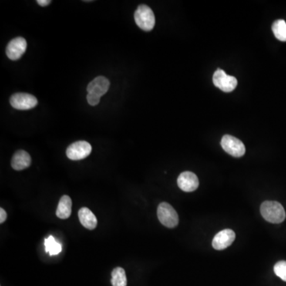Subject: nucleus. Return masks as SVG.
<instances>
[{"mask_svg":"<svg viewBox=\"0 0 286 286\" xmlns=\"http://www.w3.org/2000/svg\"><path fill=\"white\" fill-rule=\"evenodd\" d=\"M260 212L265 220L271 223H281L285 220V211L277 201L263 202Z\"/></svg>","mask_w":286,"mask_h":286,"instance_id":"nucleus-1","label":"nucleus"},{"mask_svg":"<svg viewBox=\"0 0 286 286\" xmlns=\"http://www.w3.org/2000/svg\"><path fill=\"white\" fill-rule=\"evenodd\" d=\"M135 22L142 31H150L155 25V16L153 11L148 6H139L135 13Z\"/></svg>","mask_w":286,"mask_h":286,"instance_id":"nucleus-2","label":"nucleus"},{"mask_svg":"<svg viewBox=\"0 0 286 286\" xmlns=\"http://www.w3.org/2000/svg\"><path fill=\"white\" fill-rule=\"evenodd\" d=\"M158 218L165 227L174 228L178 225V214L169 203L162 202L158 207Z\"/></svg>","mask_w":286,"mask_h":286,"instance_id":"nucleus-3","label":"nucleus"},{"mask_svg":"<svg viewBox=\"0 0 286 286\" xmlns=\"http://www.w3.org/2000/svg\"><path fill=\"white\" fill-rule=\"evenodd\" d=\"M10 103L17 110H30L38 105V99L31 94L18 92L11 95Z\"/></svg>","mask_w":286,"mask_h":286,"instance_id":"nucleus-4","label":"nucleus"},{"mask_svg":"<svg viewBox=\"0 0 286 286\" xmlns=\"http://www.w3.org/2000/svg\"><path fill=\"white\" fill-rule=\"evenodd\" d=\"M221 146L227 153L236 158H240L246 153L243 142L231 135H224L222 138Z\"/></svg>","mask_w":286,"mask_h":286,"instance_id":"nucleus-5","label":"nucleus"},{"mask_svg":"<svg viewBox=\"0 0 286 286\" xmlns=\"http://www.w3.org/2000/svg\"><path fill=\"white\" fill-rule=\"evenodd\" d=\"M92 152V146L85 141L73 142L66 149V155L72 161H79L86 159Z\"/></svg>","mask_w":286,"mask_h":286,"instance_id":"nucleus-6","label":"nucleus"},{"mask_svg":"<svg viewBox=\"0 0 286 286\" xmlns=\"http://www.w3.org/2000/svg\"><path fill=\"white\" fill-rule=\"evenodd\" d=\"M213 84L224 92H230L237 86V80L235 76H229L224 71L218 69L213 75Z\"/></svg>","mask_w":286,"mask_h":286,"instance_id":"nucleus-7","label":"nucleus"},{"mask_svg":"<svg viewBox=\"0 0 286 286\" xmlns=\"http://www.w3.org/2000/svg\"><path fill=\"white\" fill-rule=\"evenodd\" d=\"M27 43L25 38L18 37L11 40L8 43L6 54L11 61H17L22 58L24 53L27 50Z\"/></svg>","mask_w":286,"mask_h":286,"instance_id":"nucleus-8","label":"nucleus"},{"mask_svg":"<svg viewBox=\"0 0 286 286\" xmlns=\"http://www.w3.org/2000/svg\"><path fill=\"white\" fill-rule=\"evenodd\" d=\"M236 239V233L230 229H225L218 233L213 240V248L217 250H224L232 244Z\"/></svg>","mask_w":286,"mask_h":286,"instance_id":"nucleus-9","label":"nucleus"},{"mask_svg":"<svg viewBox=\"0 0 286 286\" xmlns=\"http://www.w3.org/2000/svg\"><path fill=\"white\" fill-rule=\"evenodd\" d=\"M177 185L182 191L190 193L196 190L199 187V179L197 176L192 172H183L178 176Z\"/></svg>","mask_w":286,"mask_h":286,"instance_id":"nucleus-10","label":"nucleus"},{"mask_svg":"<svg viewBox=\"0 0 286 286\" xmlns=\"http://www.w3.org/2000/svg\"><path fill=\"white\" fill-rule=\"evenodd\" d=\"M110 88V81L105 76H97L92 80L87 87L88 93L94 94L101 97L108 92Z\"/></svg>","mask_w":286,"mask_h":286,"instance_id":"nucleus-11","label":"nucleus"},{"mask_svg":"<svg viewBox=\"0 0 286 286\" xmlns=\"http://www.w3.org/2000/svg\"><path fill=\"white\" fill-rule=\"evenodd\" d=\"M31 164V158L29 153L25 150L20 149L15 152L11 159V166L17 171H21L30 167Z\"/></svg>","mask_w":286,"mask_h":286,"instance_id":"nucleus-12","label":"nucleus"},{"mask_svg":"<svg viewBox=\"0 0 286 286\" xmlns=\"http://www.w3.org/2000/svg\"><path fill=\"white\" fill-rule=\"evenodd\" d=\"M80 222L81 224L88 230H94L97 226V219L88 207H82L78 213Z\"/></svg>","mask_w":286,"mask_h":286,"instance_id":"nucleus-13","label":"nucleus"},{"mask_svg":"<svg viewBox=\"0 0 286 286\" xmlns=\"http://www.w3.org/2000/svg\"><path fill=\"white\" fill-rule=\"evenodd\" d=\"M72 200L67 195L60 199L57 209L56 215L61 220H66L72 214Z\"/></svg>","mask_w":286,"mask_h":286,"instance_id":"nucleus-14","label":"nucleus"},{"mask_svg":"<svg viewBox=\"0 0 286 286\" xmlns=\"http://www.w3.org/2000/svg\"><path fill=\"white\" fill-rule=\"evenodd\" d=\"M111 282L112 286H126L127 279H126L125 270L121 267L114 269L113 271L112 272Z\"/></svg>","mask_w":286,"mask_h":286,"instance_id":"nucleus-15","label":"nucleus"},{"mask_svg":"<svg viewBox=\"0 0 286 286\" xmlns=\"http://www.w3.org/2000/svg\"><path fill=\"white\" fill-rule=\"evenodd\" d=\"M272 31L277 39L281 42H286V22L284 20L275 21L272 25Z\"/></svg>","mask_w":286,"mask_h":286,"instance_id":"nucleus-16","label":"nucleus"},{"mask_svg":"<svg viewBox=\"0 0 286 286\" xmlns=\"http://www.w3.org/2000/svg\"><path fill=\"white\" fill-rule=\"evenodd\" d=\"M45 247L47 253H49V255L51 256L57 255V254H60L62 250L61 245L58 243L52 236L45 239Z\"/></svg>","mask_w":286,"mask_h":286,"instance_id":"nucleus-17","label":"nucleus"},{"mask_svg":"<svg viewBox=\"0 0 286 286\" xmlns=\"http://www.w3.org/2000/svg\"><path fill=\"white\" fill-rule=\"evenodd\" d=\"M274 270L277 277L286 281V261H280L276 263Z\"/></svg>","mask_w":286,"mask_h":286,"instance_id":"nucleus-18","label":"nucleus"},{"mask_svg":"<svg viewBox=\"0 0 286 286\" xmlns=\"http://www.w3.org/2000/svg\"><path fill=\"white\" fill-rule=\"evenodd\" d=\"M87 100H88V103L91 106H96V105H99L100 97L98 96V95H94V94L88 93V95H87Z\"/></svg>","mask_w":286,"mask_h":286,"instance_id":"nucleus-19","label":"nucleus"},{"mask_svg":"<svg viewBox=\"0 0 286 286\" xmlns=\"http://www.w3.org/2000/svg\"><path fill=\"white\" fill-rule=\"evenodd\" d=\"M8 214L6 213V211L4 209H0V223H4L7 220Z\"/></svg>","mask_w":286,"mask_h":286,"instance_id":"nucleus-20","label":"nucleus"},{"mask_svg":"<svg viewBox=\"0 0 286 286\" xmlns=\"http://www.w3.org/2000/svg\"><path fill=\"white\" fill-rule=\"evenodd\" d=\"M37 4L42 7H46L51 4L50 0H37Z\"/></svg>","mask_w":286,"mask_h":286,"instance_id":"nucleus-21","label":"nucleus"}]
</instances>
